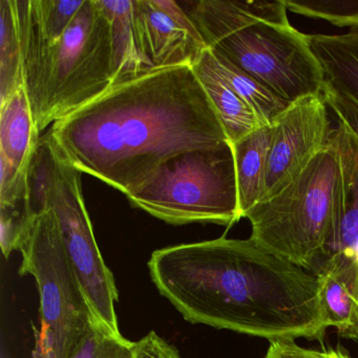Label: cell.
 <instances>
[{"label": "cell", "instance_id": "6da1fadb", "mask_svg": "<svg viewBox=\"0 0 358 358\" xmlns=\"http://www.w3.org/2000/svg\"><path fill=\"white\" fill-rule=\"evenodd\" d=\"M49 133L77 171L125 196L167 161L229 142L192 66L115 85L54 123Z\"/></svg>", "mask_w": 358, "mask_h": 358}, {"label": "cell", "instance_id": "7a4b0ae2", "mask_svg": "<svg viewBox=\"0 0 358 358\" xmlns=\"http://www.w3.org/2000/svg\"><path fill=\"white\" fill-rule=\"evenodd\" d=\"M159 292L192 324L272 341H322L317 275L251 240L225 236L165 247L148 261Z\"/></svg>", "mask_w": 358, "mask_h": 358}, {"label": "cell", "instance_id": "3957f363", "mask_svg": "<svg viewBox=\"0 0 358 358\" xmlns=\"http://www.w3.org/2000/svg\"><path fill=\"white\" fill-rule=\"evenodd\" d=\"M207 48L288 103L322 94L324 77L308 35L293 28L285 0L187 1Z\"/></svg>", "mask_w": 358, "mask_h": 358}, {"label": "cell", "instance_id": "277c9868", "mask_svg": "<svg viewBox=\"0 0 358 358\" xmlns=\"http://www.w3.org/2000/svg\"><path fill=\"white\" fill-rule=\"evenodd\" d=\"M353 139L338 123L326 146L292 181L245 215L251 240L316 274L347 204Z\"/></svg>", "mask_w": 358, "mask_h": 358}, {"label": "cell", "instance_id": "5b68a950", "mask_svg": "<svg viewBox=\"0 0 358 358\" xmlns=\"http://www.w3.org/2000/svg\"><path fill=\"white\" fill-rule=\"evenodd\" d=\"M17 24L24 87L39 133L114 85L112 35L99 0H85L58 41Z\"/></svg>", "mask_w": 358, "mask_h": 358}, {"label": "cell", "instance_id": "8992f818", "mask_svg": "<svg viewBox=\"0 0 358 358\" xmlns=\"http://www.w3.org/2000/svg\"><path fill=\"white\" fill-rule=\"evenodd\" d=\"M127 198L134 207L171 225H234L242 217L231 143L167 161Z\"/></svg>", "mask_w": 358, "mask_h": 358}, {"label": "cell", "instance_id": "52a82bcc", "mask_svg": "<svg viewBox=\"0 0 358 358\" xmlns=\"http://www.w3.org/2000/svg\"><path fill=\"white\" fill-rule=\"evenodd\" d=\"M20 274H30L39 293V328L33 358H70L96 320L66 257L51 208L35 217L20 249Z\"/></svg>", "mask_w": 358, "mask_h": 358}, {"label": "cell", "instance_id": "ba28073f", "mask_svg": "<svg viewBox=\"0 0 358 358\" xmlns=\"http://www.w3.org/2000/svg\"><path fill=\"white\" fill-rule=\"evenodd\" d=\"M57 152L49 208L57 217L66 257L94 316L100 324L121 334L116 312L118 289L96 242L83 198L81 173Z\"/></svg>", "mask_w": 358, "mask_h": 358}, {"label": "cell", "instance_id": "9c48e42d", "mask_svg": "<svg viewBox=\"0 0 358 358\" xmlns=\"http://www.w3.org/2000/svg\"><path fill=\"white\" fill-rule=\"evenodd\" d=\"M328 108L322 94L308 96L274 119L261 201L292 181L330 141Z\"/></svg>", "mask_w": 358, "mask_h": 358}, {"label": "cell", "instance_id": "30bf717a", "mask_svg": "<svg viewBox=\"0 0 358 358\" xmlns=\"http://www.w3.org/2000/svg\"><path fill=\"white\" fill-rule=\"evenodd\" d=\"M136 34L152 71L192 66L207 49L175 24L152 0H134Z\"/></svg>", "mask_w": 358, "mask_h": 358}, {"label": "cell", "instance_id": "8fae6325", "mask_svg": "<svg viewBox=\"0 0 358 358\" xmlns=\"http://www.w3.org/2000/svg\"><path fill=\"white\" fill-rule=\"evenodd\" d=\"M352 139L351 181L345 213L324 249L316 274H332L347 287L358 303V140L353 135Z\"/></svg>", "mask_w": 358, "mask_h": 358}, {"label": "cell", "instance_id": "7c38bea8", "mask_svg": "<svg viewBox=\"0 0 358 358\" xmlns=\"http://www.w3.org/2000/svg\"><path fill=\"white\" fill-rule=\"evenodd\" d=\"M192 69L210 99L230 143H236L262 127L250 106L234 91L217 70L209 48L201 54Z\"/></svg>", "mask_w": 358, "mask_h": 358}, {"label": "cell", "instance_id": "4fadbf2b", "mask_svg": "<svg viewBox=\"0 0 358 358\" xmlns=\"http://www.w3.org/2000/svg\"><path fill=\"white\" fill-rule=\"evenodd\" d=\"M39 134L26 90L20 87L0 103V157L27 173Z\"/></svg>", "mask_w": 358, "mask_h": 358}, {"label": "cell", "instance_id": "5bb4252c", "mask_svg": "<svg viewBox=\"0 0 358 358\" xmlns=\"http://www.w3.org/2000/svg\"><path fill=\"white\" fill-rule=\"evenodd\" d=\"M112 35L114 85L154 72L142 55L136 34L134 0H99Z\"/></svg>", "mask_w": 358, "mask_h": 358}, {"label": "cell", "instance_id": "9a60e30c", "mask_svg": "<svg viewBox=\"0 0 358 358\" xmlns=\"http://www.w3.org/2000/svg\"><path fill=\"white\" fill-rule=\"evenodd\" d=\"M324 83L358 103V30L345 34L308 35Z\"/></svg>", "mask_w": 358, "mask_h": 358}, {"label": "cell", "instance_id": "2e32d148", "mask_svg": "<svg viewBox=\"0 0 358 358\" xmlns=\"http://www.w3.org/2000/svg\"><path fill=\"white\" fill-rule=\"evenodd\" d=\"M270 137L271 125H262L250 135L231 144L242 219L261 201Z\"/></svg>", "mask_w": 358, "mask_h": 358}, {"label": "cell", "instance_id": "e0dca14e", "mask_svg": "<svg viewBox=\"0 0 358 358\" xmlns=\"http://www.w3.org/2000/svg\"><path fill=\"white\" fill-rule=\"evenodd\" d=\"M24 87L22 48L14 0H0V103Z\"/></svg>", "mask_w": 358, "mask_h": 358}, {"label": "cell", "instance_id": "ac0fdd59", "mask_svg": "<svg viewBox=\"0 0 358 358\" xmlns=\"http://www.w3.org/2000/svg\"><path fill=\"white\" fill-rule=\"evenodd\" d=\"M213 52V51H211ZM215 66L234 91L250 106L262 125H271L288 108V102L272 93L257 79L243 72L225 58L213 53Z\"/></svg>", "mask_w": 358, "mask_h": 358}, {"label": "cell", "instance_id": "d6986e66", "mask_svg": "<svg viewBox=\"0 0 358 358\" xmlns=\"http://www.w3.org/2000/svg\"><path fill=\"white\" fill-rule=\"evenodd\" d=\"M320 282V305L327 328L358 341V303L347 287L328 272L316 274Z\"/></svg>", "mask_w": 358, "mask_h": 358}, {"label": "cell", "instance_id": "ffe728a7", "mask_svg": "<svg viewBox=\"0 0 358 358\" xmlns=\"http://www.w3.org/2000/svg\"><path fill=\"white\" fill-rule=\"evenodd\" d=\"M57 148L48 133L39 140L27 171L28 204L33 217L49 210V198L55 177Z\"/></svg>", "mask_w": 358, "mask_h": 358}, {"label": "cell", "instance_id": "44dd1931", "mask_svg": "<svg viewBox=\"0 0 358 358\" xmlns=\"http://www.w3.org/2000/svg\"><path fill=\"white\" fill-rule=\"evenodd\" d=\"M285 5L299 15L358 30V0H285Z\"/></svg>", "mask_w": 358, "mask_h": 358}, {"label": "cell", "instance_id": "7402d4cb", "mask_svg": "<svg viewBox=\"0 0 358 358\" xmlns=\"http://www.w3.org/2000/svg\"><path fill=\"white\" fill-rule=\"evenodd\" d=\"M70 358H137L136 343L95 322Z\"/></svg>", "mask_w": 358, "mask_h": 358}, {"label": "cell", "instance_id": "603a6c76", "mask_svg": "<svg viewBox=\"0 0 358 358\" xmlns=\"http://www.w3.org/2000/svg\"><path fill=\"white\" fill-rule=\"evenodd\" d=\"M324 101L334 113L337 122L341 123L358 140V103L343 94L331 89L324 83Z\"/></svg>", "mask_w": 358, "mask_h": 358}, {"label": "cell", "instance_id": "cb8c5ba5", "mask_svg": "<svg viewBox=\"0 0 358 358\" xmlns=\"http://www.w3.org/2000/svg\"><path fill=\"white\" fill-rule=\"evenodd\" d=\"M137 358H183L177 348L165 341L155 331H150L136 341Z\"/></svg>", "mask_w": 358, "mask_h": 358}, {"label": "cell", "instance_id": "d4e9b609", "mask_svg": "<svg viewBox=\"0 0 358 358\" xmlns=\"http://www.w3.org/2000/svg\"><path fill=\"white\" fill-rule=\"evenodd\" d=\"M152 3L161 11L164 12L177 26L183 29L185 32H187L192 38L200 41V43H205L204 39L201 36L196 24H194L190 16L188 15L187 12L185 11V9L180 3L171 1V0H152Z\"/></svg>", "mask_w": 358, "mask_h": 358}, {"label": "cell", "instance_id": "484cf974", "mask_svg": "<svg viewBox=\"0 0 358 358\" xmlns=\"http://www.w3.org/2000/svg\"><path fill=\"white\" fill-rule=\"evenodd\" d=\"M264 358H311V350L299 347L294 341H272Z\"/></svg>", "mask_w": 358, "mask_h": 358}, {"label": "cell", "instance_id": "4316f807", "mask_svg": "<svg viewBox=\"0 0 358 358\" xmlns=\"http://www.w3.org/2000/svg\"><path fill=\"white\" fill-rule=\"evenodd\" d=\"M311 358H351L347 353L341 350H322V351H315L311 350Z\"/></svg>", "mask_w": 358, "mask_h": 358}, {"label": "cell", "instance_id": "83f0119b", "mask_svg": "<svg viewBox=\"0 0 358 358\" xmlns=\"http://www.w3.org/2000/svg\"><path fill=\"white\" fill-rule=\"evenodd\" d=\"M0 358H11L9 356V354L6 352L5 349L1 350V357Z\"/></svg>", "mask_w": 358, "mask_h": 358}]
</instances>
